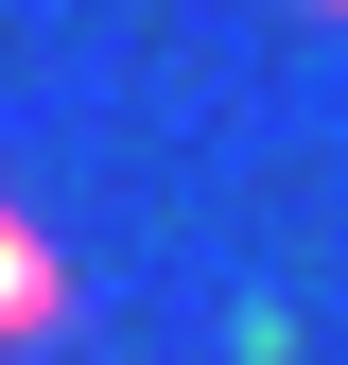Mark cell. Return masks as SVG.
I'll use <instances>...</instances> for the list:
<instances>
[{"instance_id":"6da1fadb","label":"cell","mask_w":348,"mask_h":365,"mask_svg":"<svg viewBox=\"0 0 348 365\" xmlns=\"http://www.w3.org/2000/svg\"><path fill=\"white\" fill-rule=\"evenodd\" d=\"M35 313H53V244H35V226H0V331H35Z\"/></svg>"}]
</instances>
